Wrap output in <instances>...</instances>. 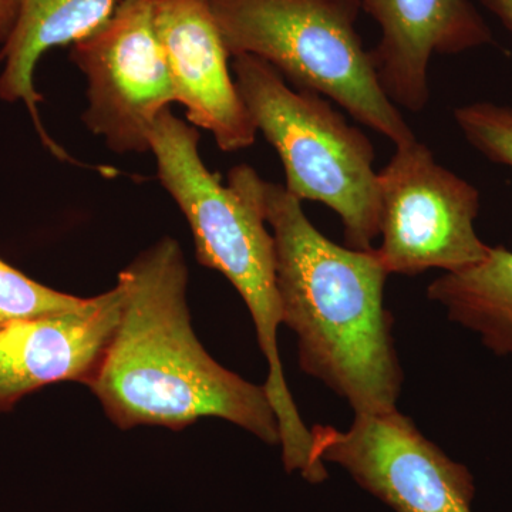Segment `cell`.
<instances>
[{
    "instance_id": "obj_1",
    "label": "cell",
    "mask_w": 512,
    "mask_h": 512,
    "mask_svg": "<svg viewBox=\"0 0 512 512\" xmlns=\"http://www.w3.org/2000/svg\"><path fill=\"white\" fill-rule=\"evenodd\" d=\"M228 184L272 228L282 323L298 339L303 372L348 400L355 414L397 410L403 372L384 308L386 269L372 251L340 247L309 221L302 202L249 165Z\"/></svg>"
},
{
    "instance_id": "obj_2",
    "label": "cell",
    "mask_w": 512,
    "mask_h": 512,
    "mask_svg": "<svg viewBox=\"0 0 512 512\" xmlns=\"http://www.w3.org/2000/svg\"><path fill=\"white\" fill-rule=\"evenodd\" d=\"M123 308L116 335L92 386L121 430L173 431L205 417L227 420L269 446L281 444L278 417L264 384L220 365L192 328L188 266L177 239L161 238L117 278Z\"/></svg>"
},
{
    "instance_id": "obj_3",
    "label": "cell",
    "mask_w": 512,
    "mask_h": 512,
    "mask_svg": "<svg viewBox=\"0 0 512 512\" xmlns=\"http://www.w3.org/2000/svg\"><path fill=\"white\" fill-rule=\"evenodd\" d=\"M198 144L197 127L165 110L150 140L158 180L190 225L198 262L224 275L244 299L268 362L264 387L278 417L282 461L303 466L311 458L312 434L293 402L279 357L282 318L274 237L254 202L208 170Z\"/></svg>"
},
{
    "instance_id": "obj_4",
    "label": "cell",
    "mask_w": 512,
    "mask_h": 512,
    "mask_svg": "<svg viewBox=\"0 0 512 512\" xmlns=\"http://www.w3.org/2000/svg\"><path fill=\"white\" fill-rule=\"evenodd\" d=\"M231 57H259L394 146L417 140L357 33L359 0H208Z\"/></svg>"
},
{
    "instance_id": "obj_5",
    "label": "cell",
    "mask_w": 512,
    "mask_h": 512,
    "mask_svg": "<svg viewBox=\"0 0 512 512\" xmlns=\"http://www.w3.org/2000/svg\"><path fill=\"white\" fill-rule=\"evenodd\" d=\"M232 73L256 130L284 164L286 191L335 211L348 248L372 251L379 237L380 200L369 138L320 94L291 89L259 57H234Z\"/></svg>"
},
{
    "instance_id": "obj_6",
    "label": "cell",
    "mask_w": 512,
    "mask_h": 512,
    "mask_svg": "<svg viewBox=\"0 0 512 512\" xmlns=\"http://www.w3.org/2000/svg\"><path fill=\"white\" fill-rule=\"evenodd\" d=\"M377 185L382 241L375 252L387 274H454L487 258L491 247L476 232L480 191L437 163L426 144L397 146Z\"/></svg>"
},
{
    "instance_id": "obj_7",
    "label": "cell",
    "mask_w": 512,
    "mask_h": 512,
    "mask_svg": "<svg viewBox=\"0 0 512 512\" xmlns=\"http://www.w3.org/2000/svg\"><path fill=\"white\" fill-rule=\"evenodd\" d=\"M156 0H121L111 18L72 46L87 79V128L114 153L150 151L151 134L177 103L154 20Z\"/></svg>"
},
{
    "instance_id": "obj_8",
    "label": "cell",
    "mask_w": 512,
    "mask_h": 512,
    "mask_svg": "<svg viewBox=\"0 0 512 512\" xmlns=\"http://www.w3.org/2000/svg\"><path fill=\"white\" fill-rule=\"evenodd\" d=\"M311 434L316 466L342 467L396 512H473V474L399 410L355 414L348 430L316 424Z\"/></svg>"
},
{
    "instance_id": "obj_9",
    "label": "cell",
    "mask_w": 512,
    "mask_h": 512,
    "mask_svg": "<svg viewBox=\"0 0 512 512\" xmlns=\"http://www.w3.org/2000/svg\"><path fill=\"white\" fill-rule=\"evenodd\" d=\"M123 291L86 298L80 308L0 323V414L53 383L92 386L117 326Z\"/></svg>"
},
{
    "instance_id": "obj_10",
    "label": "cell",
    "mask_w": 512,
    "mask_h": 512,
    "mask_svg": "<svg viewBox=\"0 0 512 512\" xmlns=\"http://www.w3.org/2000/svg\"><path fill=\"white\" fill-rule=\"evenodd\" d=\"M154 20L188 123L210 131L225 153L251 147L258 130L229 70L231 55L208 0H156Z\"/></svg>"
},
{
    "instance_id": "obj_11",
    "label": "cell",
    "mask_w": 512,
    "mask_h": 512,
    "mask_svg": "<svg viewBox=\"0 0 512 512\" xmlns=\"http://www.w3.org/2000/svg\"><path fill=\"white\" fill-rule=\"evenodd\" d=\"M379 23V45L370 59L384 93L396 106L420 113L430 99L429 66L491 45L493 33L470 0H359Z\"/></svg>"
},
{
    "instance_id": "obj_12",
    "label": "cell",
    "mask_w": 512,
    "mask_h": 512,
    "mask_svg": "<svg viewBox=\"0 0 512 512\" xmlns=\"http://www.w3.org/2000/svg\"><path fill=\"white\" fill-rule=\"evenodd\" d=\"M121 0H19L18 18L0 50V99L22 101L40 140L59 158L70 160L66 151L47 134L39 114L42 94L35 87L37 63L55 47L73 46L101 28Z\"/></svg>"
},
{
    "instance_id": "obj_13",
    "label": "cell",
    "mask_w": 512,
    "mask_h": 512,
    "mask_svg": "<svg viewBox=\"0 0 512 512\" xmlns=\"http://www.w3.org/2000/svg\"><path fill=\"white\" fill-rule=\"evenodd\" d=\"M448 319L476 333L485 348L512 359V251L491 247L483 262L444 274L427 288Z\"/></svg>"
},
{
    "instance_id": "obj_14",
    "label": "cell",
    "mask_w": 512,
    "mask_h": 512,
    "mask_svg": "<svg viewBox=\"0 0 512 512\" xmlns=\"http://www.w3.org/2000/svg\"><path fill=\"white\" fill-rule=\"evenodd\" d=\"M86 298L40 284L0 258V323L73 311Z\"/></svg>"
},
{
    "instance_id": "obj_15",
    "label": "cell",
    "mask_w": 512,
    "mask_h": 512,
    "mask_svg": "<svg viewBox=\"0 0 512 512\" xmlns=\"http://www.w3.org/2000/svg\"><path fill=\"white\" fill-rule=\"evenodd\" d=\"M454 120L478 153L512 168V107L477 101L454 110Z\"/></svg>"
},
{
    "instance_id": "obj_16",
    "label": "cell",
    "mask_w": 512,
    "mask_h": 512,
    "mask_svg": "<svg viewBox=\"0 0 512 512\" xmlns=\"http://www.w3.org/2000/svg\"><path fill=\"white\" fill-rule=\"evenodd\" d=\"M19 0H0V43H5L18 18Z\"/></svg>"
},
{
    "instance_id": "obj_17",
    "label": "cell",
    "mask_w": 512,
    "mask_h": 512,
    "mask_svg": "<svg viewBox=\"0 0 512 512\" xmlns=\"http://www.w3.org/2000/svg\"><path fill=\"white\" fill-rule=\"evenodd\" d=\"M512 35V0H480Z\"/></svg>"
}]
</instances>
